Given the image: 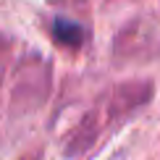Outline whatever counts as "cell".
Listing matches in <instances>:
<instances>
[{
	"label": "cell",
	"mask_w": 160,
	"mask_h": 160,
	"mask_svg": "<svg viewBox=\"0 0 160 160\" xmlns=\"http://www.w3.org/2000/svg\"><path fill=\"white\" fill-rule=\"evenodd\" d=\"M50 32L55 37V42L66 45V48H79L84 42V29L76 21H68V18H55Z\"/></svg>",
	"instance_id": "1"
}]
</instances>
